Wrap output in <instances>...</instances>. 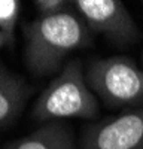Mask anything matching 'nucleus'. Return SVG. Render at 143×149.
<instances>
[{"label": "nucleus", "mask_w": 143, "mask_h": 149, "mask_svg": "<svg viewBox=\"0 0 143 149\" xmlns=\"http://www.w3.org/2000/svg\"><path fill=\"white\" fill-rule=\"evenodd\" d=\"M142 69H143V51H142Z\"/></svg>", "instance_id": "9b49d317"}, {"label": "nucleus", "mask_w": 143, "mask_h": 149, "mask_svg": "<svg viewBox=\"0 0 143 149\" xmlns=\"http://www.w3.org/2000/svg\"><path fill=\"white\" fill-rule=\"evenodd\" d=\"M12 42H14V40H12L9 36H6L2 30H0V49H2L3 46H6V45H10Z\"/></svg>", "instance_id": "9d476101"}, {"label": "nucleus", "mask_w": 143, "mask_h": 149, "mask_svg": "<svg viewBox=\"0 0 143 149\" xmlns=\"http://www.w3.org/2000/svg\"><path fill=\"white\" fill-rule=\"evenodd\" d=\"M75 9L92 33H99L116 46H127L139 39L133 17L119 0H76Z\"/></svg>", "instance_id": "39448f33"}, {"label": "nucleus", "mask_w": 143, "mask_h": 149, "mask_svg": "<svg viewBox=\"0 0 143 149\" xmlns=\"http://www.w3.org/2000/svg\"><path fill=\"white\" fill-rule=\"evenodd\" d=\"M3 149H76L72 130L60 121L40 125L33 133L12 140Z\"/></svg>", "instance_id": "0eeeda50"}, {"label": "nucleus", "mask_w": 143, "mask_h": 149, "mask_svg": "<svg viewBox=\"0 0 143 149\" xmlns=\"http://www.w3.org/2000/svg\"><path fill=\"white\" fill-rule=\"evenodd\" d=\"M31 93L33 88L26 79L0 64V130L18 119Z\"/></svg>", "instance_id": "423d86ee"}, {"label": "nucleus", "mask_w": 143, "mask_h": 149, "mask_svg": "<svg viewBox=\"0 0 143 149\" xmlns=\"http://www.w3.org/2000/svg\"><path fill=\"white\" fill-rule=\"evenodd\" d=\"M72 2H64V0H34L33 5L37 9L39 17H51L57 15L60 12L66 10L70 6Z\"/></svg>", "instance_id": "1a4fd4ad"}, {"label": "nucleus", "mask_w": 143, "mask_h": 149, "mask_svg": "<svg viewBox=\"0 0 143 149\" xmlns=\"http://www.w3.org/2000/svg\"><path fill=\"white\" fill-rule=\"evenodd\" d=\"M21 2L18 0H0V30L14 40L15 27L21 12Z\"/></svg>", "instance_id": "6e6552de"}, {"label": "nucleus", "mask_w": 143, "mask_h": 149, "mask_svg": "<svg viewBox=\"0 0 143 149\" xmlns=\"http://www.w3.org/2000/svg\"><path fill=\"white\" fill-rule=\"evenodd\" d=\"M99 115V103L83 76L81 60L67 61L60 73L46 85L31 109L37 122H51L64 118L92 119Z\"/></svg>", "instance_id": "f03ea898"}, {"label": "nucleus", "mask_w": 143, "mask_h": 149, "mask_svg": "<svg viewBox=\"0 0 143 149\" xmlns=\"http://www.w3.org/2000/svg\"><path fill=\"white\" fill-rule=\"evenodd\" d=\"M81 149H143V106L87 125Z\"/></svg>", "instance_id": "20e7f679"}, {"label": "nucleus", "mask_w": 143, "mask_h": 149, "mask_svg": "<svg viewBox=\"0 0 143 149\" xmlns=\"http://www.w3.org/2000/svg\"><path fill=\"white\" fill-rule=\"evenodd\" d=\"M24 61L36 78H43L63 69V61L70 52L92 45V31L70 6L51 17H37L22 27Z\"/></svg>", "instance_id": "f257e3e1"}, {"label": "nucleus", "mask_w": 143, "mask_h": 149, "mask_svg": "<svg viewBox=\"0 0 143 149\" xmlns=\"http://www.w3.org/2000/svg\"><path fill=\"white\" fill-rule=\"evenodd\" d=\"M87 84L110 107L143 104V69L128 57L100 58L90 63Z\"/></svg>", "instance_id": "7ed1b4c3"}]
</instances>
